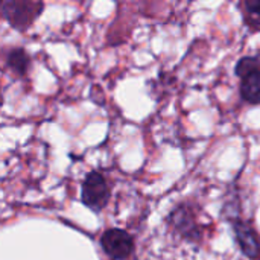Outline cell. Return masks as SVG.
Returning a JSON list of instances; mask_svg holds the SVG:
<instances>
[{
	"label": "cell",
	"mask_w": 260,
	"mask_h": 260,
	"mask_svg": "<svg viewBox=\"0 0 260 260\" xmlns=\"http://www.w3.org/2000/svg\"><path fill=\"white\" fill-rule=\"evenodd\" d=\"M44 5L41 2H18V0H5L2 5L3 17L11 23L17 30H26L35 18L41 14Z\"/></svg>",
	"instance_id": "obj_1"
},
{
	"label": "cell",
	"mask_w": 260,
	"mask_h": 260,
	"mask_svg": "<svg viewBox=\"0 0 260 260\" xmlns=\"http://www.w3.org/2000/svg\"><path fill=\"white\" fill-rule=\"evenodd\" d=\"M81 200L93 212H101L104 207H107L110 200V186L101 172L93 171L85 177L82 183Z\"/></svg>",
	"instance_id": "obj_2"
},
{
	"label": "cell",
	"mask_w": 260,
	"mask_h": 260,
	"mask_svg": "<svg viewBox=\"0 0 260 260\" xmlns=\"http://www.w3.org/2000/svg\"><path fill=\"white\" fill-rule=\"evenodd\" d=\"M101 245L104 251L114 260L129 259L134 253L133 236L120 229H110L101 238Z\"/></svg>",
	"instance_id": "obj_3"
},
{
	"label": "cell",
	"mask_w": 260,
	"mask_h": 260,
	"mask_svg": "<svg viewBox=\"0 0 260 260\" xmlns=\"http://www.w3.org/2000/svg\"><path fill=\"white\" fill-rule=\"evenodd\" d=\"M169 225L175 233H178L186 241L193 242L201 239L203 232L190 206H178L169 216Z\"/></svg>",
	"instance_id": "obj_4"
},
{
	"label": "cell",
	"mask_w": 260,
	"mask_h": 260,
	"mask_svg": "<svg viewBox=\"0 0 260 260\" xmlns=\"http://www.w3.org/2000/svg\"><path fill=\"white\" fill-rule=\"evenodd\" d=\"M233 230L241 251L250 260H260V236L253 225L245 221H233Z\"/></svg>",
	"instance_id": "obj_5"
},
{
	"label": "cell",
	"mask_w": 260,
	"mask_h": 260,
	"mask_svg": "<svg viewBox=\"0 0 260 260\" xmlns=\"http://www.w3.org/2000/svg\"><path fill=\"white\" fill-rule=\"evenodd\" d=\"M241 96L248 104H260V62L241 78Z\"/></svg>",
	"instance_id": "obj_6"
},
{
	"label": "cell",
	"mask_w": 260,
	"mask_h": 260,
	"mask_svg": "<svg viewBox=\"0 0 260 260\" xmlns=\"http://www.w3.org/2000/svg\"><path fill=\"white\" fill-rule=\"evenodd\" d=\"M6 62L8 66L17 73V75H26L27 73V69H29V64H30V58L27 55V52L21 47H17V49H11L8 52V56H6Z\"/></svg>",
	"instance_id": "obj_7"
},
{
	"label": "cell",
	"mask_w": 260,
	"mask_h": 260,
	"mask_svg": "<svg viewBox=\"0 0 260 260\" xmlns=\"http://www.w3.org/2000/svg\"><path fill=\"white\" fill-rule=\"evenodd\" d=\"M244 18L251 30H260V2L245 0L244 2Z\"/></svg>",
	"instance_id": "obj_8"
}]
</instances>
